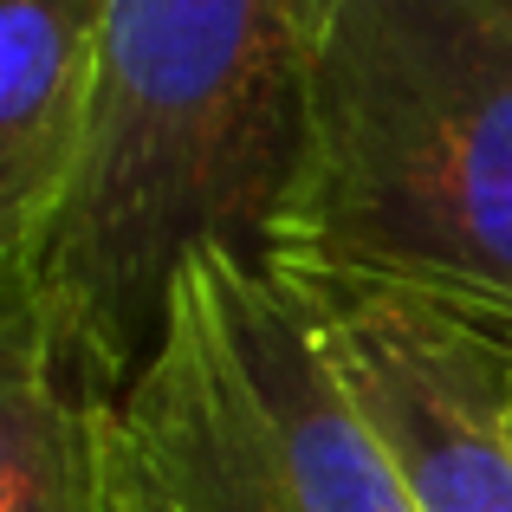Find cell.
Here are the masks:
<instances>
[{
    "instance_id": "5b68a950",
    "label": "cell",
    "mask_w": 512,
    "mask_h": 512,
    "mask_svg": "<svg viewBox=\"0 0 512 512\" xmlns=\"http://www.w3.org/2000/svg\"><path fill=\"white\" fill-rule=\"evenodd\" d=\"M111 0H0V286H20L85 150Z\"/></svg>"
},
{
    "instance_id": "52a82bcc",
    "label": "cell",
    "mask_w": 512,
    "mask_h": 512,
    "mask_svg": "<svg viewBox=\"0 0 512 512\" xmlns=\"http://www.w3.org/2000/svg\"><path fill=\"white\" fill-rule=\"evenodd\" d=\"M104 409H111V402H104ZM98 448H104V512H169V506L124 467V454L111 448V435H104V415H98Z\"/></svg>"
},
{
    "instance_id": "277c9868",
    "label": "cell",
    "mask_w": 512,
    "mask_h": 512,
    "mask_svg": "<svg viewBox=\"0 0 512 512\" xmlns=\"http://www.w3.org/2000/svg\"><path fill=\"white\" fill-rule=\"evenodd\" d=\"M279 273V266H273ZM415 512H512V338L357 279L279 273Z\"/></svg>"
},
{
    "instance_id": "8992f818",
    "label": "cell",
    "mask_w": 512,
    "mask_h": 512,
    "mask_svg": "<svg viewBox=\"0 0 512 512\" xmlns=\"http://www.w3.org/2000/svg\"><path fill=\"white\" fill-rule=\"evenodd\" d=\"M98 415L52 363L33 312L0 299V512H104Z\"/></svg>"
},
{
    "instance_id": "6da1fadb",
    "label": "cell",
    "mask_w": 512,
    "mask_h": 512,
    "mask_svg": "<svg viewBox=\"0 0 512 512\" xmlns=\"http://www.w3.org/2000/svg\"><path fill=\"white\" fill-rule=\"evenodd\" d=\"M325 0H111L85 150L20 286L52 363L117 402L195 247L260 260Z\"/></svg>"
},
{
    "instance_id": "7a4b0ae2",
    "label": "cell",
    "mask_w": 512,
    "mask_h": 512,
    "mask_svg": "<svg viewBox=\"0 0 512 512\" xmlns=\"http://www.w3.org/2000/svg\"><path fill=\"white\" fill-rule=\"evenodd\" d=\"M260 260L512 338V0H325Z\"/></svg>"
},
{
    "instance_id": "3957f363",
    "label": "cell",
    "mask_w": 512,
    "mask_h": 512,
    "mask_svg": "<svg viewBox=\"0 0 512 512\" xmlns=\"http://www.w3.org/2000/svg\"><path fill=\"white\" fill-rule=\"evenodd\" d=\"M104 435L169 512H415L305 305L240 247L182 260Z\"/></svg>"
}]
</instances>
